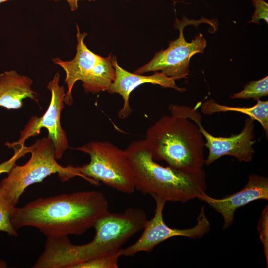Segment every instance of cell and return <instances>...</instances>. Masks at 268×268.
Wrapping results in <instances>:
<instances>
[{
  "instance_id": "cell-1",
  "label": "cell",
  "mask_w": 268,
  "mask_h": 268,
  "mask_svg": "<svg viewBox=\"0 0 268 268\" xmlns=\"http://www.w3.org/2000/svg\"><path fill=\"white\" fill-rule=\"evenodd\" d=\"M109 212L103 193L84 191L38 198L14 208L10 219L16 230L32 227L47 237H57L83 234Z\"/></svg>"
},
{
  "instance_id": "cell-2",
  "label": "cell",
  "mask_w": 268,
  "mask_h": 268,
  "mask_svg": "<svg viewBox=\"0 0 268 268\" xmlns=\"http://www.w3.org/2000/svg\"><path fill=\"white\" fill-rule=\"evenodd\" d=\"M148 219L140 208H130L122 213L109 212L94 227L96 234L90 242L73 244L67 236L53 238L47 247V257L54 268H73L76 265L122 248L132 236L143 229Z\"/></svg>"
},
{
  "instance_id": "cell-3",
  "label": "cell",
  "mask_w": 268,
  "mask_h": 268,
  "mask_svg": "<svg viewBox=\"0 0 268 268\" xmlns=\"http://www.w3.org/2000/svg\"><path fill=\"white\" fill-rule=\"evenodd\" d=\"M124 150L132 169L135 189L143 194L184 203L205 192L203 169L186 173L159 164L144 139L132 142Z\"/></svg>"
},
{
  "instance_id": "cell-4",
  "label": "cell",
  "mask_w": 268,
  "mask_h": 268,
  "mask_svg": "<svg viewBox=\"0 0 268 268\" xmlns=\"http://www.w3.org/2000/svg\"><path fill=\"white\" fill-rule=\"evenodd\" d=\"M203 137L195 123L171 115L150 126L144 140L155 161H164L172 168L194 173L202 170L205 164Z\"/></svg>"
},
{
  "instance_id": "cell-5",
  "label": "cell",
  "mask_w": 268,
  "mask_h": 268,
  "mask_svg": "<svg viewBox=\"0 0 268 268\" xmlns=\"http://www.w3.org/2000/svg\"><path fill=\"white\" fill-rule=\"evenodd\" d=\"M31 157L24 165H15L0 182V202L10 212L16 207L26 188L58 174L63 182L74 177L83 178L79 166L64 167L57 162L52 140L48 137L38 139L29 146ZM84 179V178H83Z\"/></svg>"
},
{
  "instance_id": "cell-6",
  "label": "cell",
  "mask_w": 268,
  "mask_h": 268,
  "mask_svg": "<svg viewBox=\"0 0 268 268\" xmlns=\"http://www.w3.org/2000/svg\"><path fill=\"white\" fill-rule=\"evenodd\" d=\"M90 156L89 163L79 166L84 179L127 194L135 189L132 169L125 150L108 141H92L76 148Z\"/></svg>"
},
{
  "instance_id": "cell-7",
  "label": "cell",
  "mask_w": 268,
  "mask_h": 268,
  "mask_svg": "<svg viewBox=\"0 0 268 268\" xmlns=\"http://www.w3.org/2000/svg\"><path fill=\"white\" fill-rule=\"evenodd\" d=\"M171 115L190 120L198 126L206 140L204 145L209 150L205 164L210 165L220 157L228 155L235 157L239 162L252 161L256 143L254 121L249 117L245 120L240 133L230 137H217L208 133L201 124L202 117L196 107L171 105L169 107Z\"/></svg>"
},
{
  "instance_id": "cell-8",
  "label": "cell",
  "mask_w": 268,
  "mask_h": 268,
  "mask_svg": "<svg viewBox=\"0 0 268 268\" xmlns=\"http://www.w3.org/2000/svg\"><path fill=\"white\" fill-rule=\"evenodd\" d=\"M201 19L190 20L184 16L181 20L176 18L174 27L179 31V37L170 41L167 49L157 52L148 63L137 69L134 73L143 74L160 71L174 80L187 78L189 74L191 58L197 53H203L207 42L203 35L200 33L188 42L185 39L183 30L187 25L202 22H199Z\"/></svg>"
},
{
  "instance_id": "cell-9",
  "label": "cell",
  "mask_w": 268,
  "mask_h": 268,
  "mask_svg": "<svg viewBox=\"0 0 268 268\" xmlns=\"http://www.w3.org/2000/svg\"><path fill=\"white\" fill-rule=\"evenodd\" d=\"M59 73H57L48 85L47 89L51 93L49 106L41 117L32 116L20 132L17 141L6 142L5 145L11 148L13 146L24 145L29 138L39 135L42 128L48 131V137L52 140L55 151L57 160L62 158L64 152L68 148V141L66 133L61 125V113L64 108L66 95L64 86L59 85Z\"/></svg>"
},
{
  "instance_id": "cell-10",
  "label": "cell",
  "mask_w": 268,
  "mask_h": 268,
  "mask_svg": "<svg viewBox=\"0 0 268 268\" xmlns=\"http://www.w3.org/2000/svg\"><path fill=\"white\" fill-rule=\"evenodd\" d=\"M156 202L154 216L147 220L139 239L132 245L122 249V256H133L140 252H151L157 245L175 236H184L190 239H200L207 234L210 229V223L201 207L197 218V224L188 229L172 228L165 223L163 212L166 201L153 197Z\"/></svg>"
},
{
  "instance_id": "cell-11",
  "label": "cell",
  "mask_w": 268,
  "mask_h": 268,
  "mask_svg": "<svg viewBox=\"0 0 268 268\" xmlns=\"http://www.w3.org/2000/svg\"><path fill=\"white\" fill-rule=\"evenodd\" d=\"M198 199L206 202L220 213L223 218L224 229L233 222L236 210L255 200H268V178L252 174L249 175L246 184L241 190L221 199L208 196L205 192L200 195Z\"/></svg>"
},
{
  "instance_id": "cell-12",
  "label": "cell",
  "mask_w": 268,
  "mask_h": 268,
  "mask_svg": "<svg viewBox=\"0 0 268 268\" xmlns=\"http://www.w3.org/2000/svg\"><path fill=\"white\" fill-rule=\"evenodd\" d=\"M112 62L115 70V77L107 91L111 94H119L123 97V105L118 113L119 118L121 119L126 118L131 114L132 109L129 105L130 95L134 89L142 84L149 83L157 84L180 92L186 91L185 88L178 87L175 80L162 72H156L153 75L146 76L132 73L119 66L116 57H112Z\"/></svg>"
},
{
  "instance_id": "cell-13",
  "label": "cell",
  "mask_w": 268,
  "mask_h": 268,
  "mask_svg": "<svg viewBox=\"0 0 268 268\" xmlns=\"http://www.w3.org/2000/svg\"><path fill=\"white\" fill-rule=\"evenodd\" d=\"M77 44L74 58L68 61H64L59 58L52 59L55 64L59 65L66 74L65 82L67 84V91L66 93L64 103L68 105L73 103L72 90L78 81H83L95 65L101 60V57L90 51L84 42L87 34L81 33L77 25Z\"/></svg>"
},
{
  "instance_id": "cell-14",
  "label": "cell",
  "mask_w": 268,
  "mask_h": 268,
  "mask_svg": "<svg viewBox=\"0 0 268 268\" xmlns=\"http://www.w3.org/2000/svg\"><path fill=\"white\" fill-rule=\"evenodd\" d=\"M32 84L30 78L14 70L0 74V107L20 109L23 100L27 98L38 103V94L31 88Z\"/></svg>"
},
{
  "instance_id": "cell-15",
  "label": "cell",
  "mask_w": 268,
  "mask_h": 268,
  "mask_svg": "<svg viewBox=\"0 0 268 268\" xmlns=\"http://www.w3.org/2000/svg\"><path fill=\"white\" fill-rule=\"evenodd\" d=\"M201 112L210 115L215 113L224 112H240L248 115L254 120L258 121L263 127L268 138V101L257 100L256 104L250 107H231L218 104L213 99L204 102L201 107Z\"/></svg>"
},
{
  "instance_id": "cell-16",
  "label": "cell",
  "mask_w": 268,
  "mask_h": 268,
  "mask_svg": "<svg viewBox=\"0 0 268 268\" xmlns=\"http://www.w3.org/2000/svg\"><path fill=\"white\" fill-rule=\"evenodd\" d=\"M115 77L111 54L102 57L82 81L84 91L93 94L108 91Z\"/></svg>"
},
{
  "instance_id": "cell-17",
  "label": "cell",
  "mask_w": 268,
  "mask_h": 268,
  "mask_svg": "<svg viewBox=\"0 0 268 268\" xmlns=\"http://www.w3.org/2000/svg\"><path fill=\"white\" fill-rule=\"evenodd\" d=\"M122 248L99 255L74 266L73 268H117Z\"/></svg>"
},
{
  "instance_id": "cell-18",
  "label": "cell",
  "mask_w": 268,
  "mask_h": 268,
  "mask_svg": "<svg viewBox=\"0 0 268 268\" xmlns=\"http://www.w3.org/2000/svg\"><path fill=\"white\" fill-rule=\"evenodd\" d=\"M268 94V76L257 81H250L246 84L244 89L231 95V99L258 100Z\"/></svg>"
},
{
  "instance_id": "cell-19",
  "label": "cell",
  "mask_w": 268,
  "mask_h": 268,
  "mask_svg": "<svg viewBox=\"0 0 268 268\" xmlns=\"http://www.w3.org/2000/svg\"><path fill=\"white\" fill-rule=\"evenodd\" d=\"M258 231L259 237L263 245L267 268L268 266V206L263 209L261 217L258 222Z\"/></svg>"
},
{
  "instance_id": "cell-20",
  "label": "cell",
  "mask_w": 268,
  "mask_h": 268,
  "mask_svg": "<svg viewBox=\"0 0 268 268\" xmlns=\"http://www.w3.org/2000/svg\"><path fill=\"white\" fill-rule=\"evenodd\" d=\"M11 148L14 149V153L8 160L0 164V174L3 173H8L16 165V161L29 151V146H26L25 145L14 146Z\"/></svg>"
},
{
  "instance_id": "cell-21",
  "label": "cell",
  "mask_w": 268,
  "mask_h": 268,
  "mask_svg": "<svg viewBox=\"0 0 268 268\" xmlns=\"http://www.w3.org/2000/svg\"><path fill=\"white\" fill-rule=\"evenodd\" d=\"M255 10L250 23H259L261 19L268 23V4L264 0H251Z\"/></svg>"
},
{
  "instance_id": "cell-22",
  "label": "cell",
  "mask_w": 268,
  "mask_h": 268,
  "mask_svg": "<svg viewBox=\"0 0 268 268\" xmlns=\"http://www.w3.org/2000/svg\"><path fill=\"white\" fill-rule=\"evenodd\" d=\"M10 214V212L0 202V231L17 237L18 233L11 223Z\"/></svg>"
},
{
  "instance_id": "cell-23",
  "label": "cell",
  "mask_w": 268,
  "mask_h": 268,
  "mask_svg": "<svg viewBox=\"0 0 268 268\" xmlns=\"http://www.w3.org/2000/svg\"><path fill=\"white\" fill-rule=\"evenodd\" d=\"M9 0H0V3ZM69 2L72 10H74L77 7L78 0H67Z\"/></svg>"
},
{
  "instance_id": "cell-24",
  "label": "cell",
  "mask_w": 268,
  "mask_h": 268,
  "mask_svg": "<svg viewBox=\"0 0 268 268\" xmlns=\"http://www.w3.org/2000/svg\"><path fill=\"white\" fill-rule=\"evenodd\" d=\"M92 0H89V1H92Z\"/></svg>"
}]
</instances>
